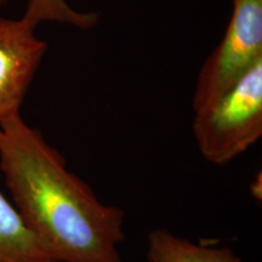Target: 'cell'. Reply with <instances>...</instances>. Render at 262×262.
I'll return each instance as SVG.
<instances>
[{
	"instance_id": "cell-7",
	"label": "cell",
	"mask_w": 262,
	"mask_h": 262,
	"mask_svg": "<svg viewBox=\"0 0 262 262\" xmlns=\"http://www.w3.org/2000/svg\"><path fill=\"white\" fill-rule=\"evenodd\" d=\"M22 17L34 27L42 22H56L79 29H91L98 22L97 14L78 11L66 0H28Z\"/></svg>"
},
{
	"instance_id": "cell-4",
	"label": "cell",
	"mask_w": 262,
	"mask_h": 262,
	"mask_svg": "<svg viewBox=\"0 0 262 262\" xmlns=\"http://www.w3.org/2000/svg\"><path fill=\"white\" fill-rule=\"evenodd\" d=\"M34 26L21 18L0 16V124L21 114V107L48 44Z\"/></svg>"
},
{
	"instance_id": "cell-1",
	"label": "cell",
	"mask_w": 262,
	"mask_h": 262,
	"mask_svg": "<svg viewBox=\"0 0 262 262\" xmlns=\"http://www.w3.org/2000/svg\"><path fill=\"white\" fill-rule=\"evenodd\" d=\"M0 170L19 215L57 262H123L125 212L101 202L21 114L0 124Z\"/></svg>"
},
{
	"instance_id": "cell-8",
	"label": "cell",
	"mask_w": 262,
	"mask_h": 262,
	"mask_svg": "<svg viewBox=\"0 0 262 262\" xmlns=\"http://www.w3.org/2000/svg\"><path fill=\"white\" fill-rule=\"evenodd\" d=\"M8 2H9V0H0V6L6 4V3H8Z\"/></svg>"
},
{
	"instance_id": "cell-3",
	"label": "cell",
	"mask_w": 262,
	"mask_h": 262,
	"mask_svg": "<svg viewBox=\"0 0 262 262\" xmlns=\"http://www.w3.org/2000/svg\"><path fill=\"white\" fill-rule=\"evenodd\" d=\"M262 61V0H233V12L217 48L196 79L193 111L217 100Z\"/></svg>"
},
{
	"instance_id": "cell-6",
	"label": "cell",
	"mask_w": 262,
	"mask_h": 262,
	"mask_svg": "<svg viewBox=\"0 0 262 262\" xmlns=\"http://www.w3.org/2000/svg\"><path fill=\"white\" fill-rule=\"evenodd\" d=\"M148 262H243L229 248H217L188 241L164 228L147 237Z\"/></svg>"
},
{
	"instance_id": "cell-2",
	"label": "cell",
	"mask_w": 262,
	"mask_h": 262,
	"mask_svg": "<svg viewBox=\"0 0 262 262\" xmlns=\"http://www.w3.org/2000/svg\"><path fill=\"white\" fill-rule=\"evenodd\" d=\"M193 135L202 156L226 165L262 136V61L222 94L194 112Z\"/></svg>"
},
{
	"instance_id": "cell-5",
	"label": "cell",
	"mask_w": 262,
	"mask_h": 262,
	"mask_svg": "<svg viewBox=\"0 0 262 262\" xmlns=\"http://www.w3.org/2000/svg\"><path fill=\"white\" fill-rule=\"evenodd\" d=\"M0 262H57L0 192Z\"/></svg>"
}]
</instances>
